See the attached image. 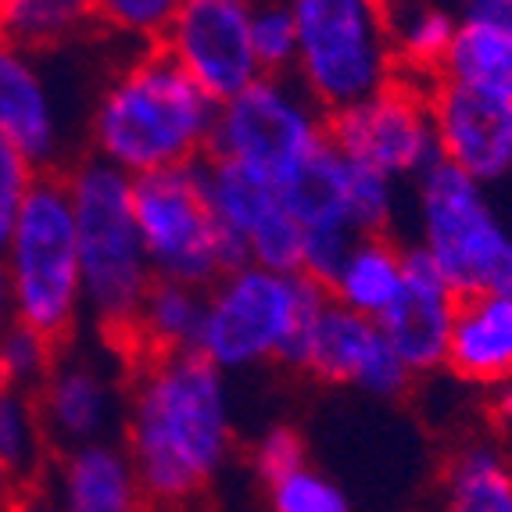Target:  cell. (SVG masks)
<instances>
[{"label":"cell","mask_w":512,"mask_h":512,"mask_svg":"<svg viewBox=\"0 0 512 512\" xmlns=\"http://www.w3.org/2000/svg\"><path fill=\"white\" fill-rule=\"evenodd\" d=\"M387 11H402V8H412V4H423V0H384Z\"/></svg>","instance_id":"74e56055"},{"label":"cell","mask_w":512,"mask_h":512,"mask_svg":"<svg viewBox=\"0 0 512 512\" xmlns=\"http://www.w3.org/2000/svg\"><path fill=\"white\" fill-rule=\"evenodd\" d=\"M437 512H512V452L498 437H470L444 459Z\"/></svg>","instance_id":"44dd1931"},{"label":"cell","mask_w":512,"mask_h":512,"mask_svg":"<svg viewBox=\"0 0 512 512\" xmlns=\"http://www.w3.org/2000/svg\"><path fill=\"white\" fill-rule=\"evenodd\" d=\"M437 79L470 86V90L512 104V33L459 18V29L444 54Z\"/></svg>","instance_id":"cb8c5ba5"},{"label":"cell","mask_w":512,"mask_h":512,"mask_svg":"<svg viewBox=\"0 0 512 512\" xmlns=\"http://www.w3.org/2000/svg\"><path fill=\"white\" fill-rule=\"evenodd\" d=\"M94 29V0H8L0 15V36L40 58L76 47Z\"/></svg>","instance_id":"603a6c76"},{"label":"cell","mask_w":512,"mask_h":512,"mask_svg":"<svg viewBox=\"0 0 512 512\" xmlns=\"http://www.w3.org/2000/svg\"><path fill=\"white\" fill-rule=\"evenodd\" d=\"M487 394V416L495 423V430L512 434V376H505L502 384H495Z\"/></svg>","instance_id":"836d02e7"},{"label":"cell","mask_w":512,"mask_h":512,"mask_svg":"<svg viewBox=\"0 0 512 512\" xmlns=\"http://www.w3.org/2000/svg\"><path fill=\"white\" fill-rule=\"evenodd\" d=\"M58 359V344L22 323L0 333V391L33 394Z\"/></svg>","instance_id":"f1b7e54d"},{"label":"cell","mask_w":512,"mask_h":512,"mask_svg":"<svg viewBox=\"0 0 512 512\" xmlns=\"http://www.w3.org/2000/svg\"><path fill=\"white\" fill-rule=\"evenodd\" d=\"M0 512H61V509L51 502V498L43 495V487L33 484V487H22V491H15L8 502L0 505Z\"/></svg>","instance_id":"e575fe53"},{"label":"cell","mask_w":512,"mask_h":512,"mask_svg":"<svg viewBox=\"0 0 512 512\" xmlns=\"http://www.w3.org/2000/svg\"><path fill=\"white\" fill-rule=\"evenodd\" d=\"M251 4L255 0H183L158 43L215 104L262 76L251 47Z\"/></svg>","instance_id":"4fadbf2b"},{"label":"cell","mask_w":512,"mask_h":512,"mask_svg":"<svg viewBox=\"0 0 512 512\" xmlns=\"http://www.w3.org/2000/svg\"><path fill=\"white\" fill-rule=\"evenodd\" d=\"M430 111L437 129V158L477 180L498 187L512 180V104L470 86L434 79Z\"/></svg>","instance_id":"9a60e30c"},{"label":"cell","mask_w":512,"mask_h":512,"mask_svg":"<svg viewBox=\"0 0 512 512\" xmlns=\"http://www.w3.org/2000/svg\"><path fill=\"white\" fill-rule=\"evenodd\" d=\"M51 444L43 437L33 394L0 391V462L18 480V487L40 484Z\"/></svg>","instance_id":"484cf974"},{"label":"cell","mask_w":512,"mask_h":512,"mask_svg":"<svg viewBox=\"0 0 512 512\" xmlns=\"http://www.w3.org/2000/svg\"><path fill=\"white\" fill-rule=\"evenodd\" d=\"M0 140L40 172H61L69 151L65 108L40 54L0 36Z\"/></svg>","instance_id":"2e32d148"},{"label":"cell","mask_w":512,"mask_h":512,"mask_svg":"<svg viewBox=\"0 0 512 512\" xmlns=\"http://www.w3.org/2000/svg\"><path fill=\"white\" fill-rule=\"evenodd\" d=\"M205 323V291L187 283L154 280L137 308V319L129 326V337L122 344L129 359L140 355H183L197 351Z\"/></svg>","instance_id":"7402d4cb"},{"label":"cell","mask_w":512,"mask_h":512,"mask_svg":"<svg viewBox=\"0 0 512 512\" xmlns=\"http://www.w3.org/2000/svg\"><path fill=\"white\" fill-rule=\"evenodd\" d=\"M119 441L154 512L197 505L230 470L240 444L230 376L197 351L129 359Z\"/></svg>","instance_id":"6da1fadb"},{"label":"cell","mask_w":512,"mask_h":512,"mask_svg":"<svg viewBox=\"0 0 512 512\" xmlns=\"http://www.w3.org/2000/svg\"><path fill=\"white\" fill-rule=\"evenodd\" d=\"M462 15L470 22H484V26H495L512 33V0H459Z\"/></svg>","instance_id":"d6a6232c"},{"label":"cell","mask_w":512,"mask_h":512,"mask_svg":"<svg viewBox=\"0 0 512 512\" xmlns=\"http://www.w3.org/2000/svg\"><path fill=\"white\" fill-rule=\"evenodd\" d=\"M15 491H22V487H18V480L8 473V466H4V462H0V505L8 502V498L15 495Z\"/></svg>","instance_id":"8d00e7d4"},{"label":"cell","mask_w":512,"mask_h":512,"mask_svg":"<svg viewBox=\"0 0 512 512\" xmlns=\"http://www.w3.org/2000/svg\"><path fill=\"white\" fill-rule=\"evenodd\" d=\"M444 369L477 391L512 376V301L498 294H462L455 308Z\"/></svg>","instance_id":"d6986e66"},{"label":"cell","mask_w":512,"mask_h":512,"mask_svg":"<svg viewBox=\"0 0 512 512\" xmlns=\"http://www.w3.org/2000/svg\"><path fill=\"white\" fill-rule=\"evenodd\" d=\"M4 4H8V0H0V15H4Z\"/></svg>","instance_id":"f35d334b"},{"label":"cell","mask_w":512,"mask_h":512,"mask_svg":"<svg viewBox=\"0 0 512 512\" xmlns=\"http://www.w3.org/2000/svg\"><path fill=\"white\" fill-rule=\"evenodd\" d=\"M298 26L294 79L326 111L351 108L394 76L391 11L384 0H287Z\"/></svg>","instance_id":"8992f818"},{"label":"cell","mask_w":512,"mask_h":512,"mask_svg":"<svg viewBox=\"0 0 512 512\" xmlns=\"http://www.w3.org/2000/svg\"><path fill=\"white\" fill-rule=\"evenodd\" d=\"M183 0H94L97 26L133 47H158Z\"/></svg>","instance_id":"f546056e"},{"label":"cell","mask_w":512,"mask_h":512,"mask_svg":"<svg viewBox=\"0 0 512 512\" xmlns=\"http://www.w3.org/2000/svg\"><path fill=\"white\" fill-rule=\"evenodd\" d=\"M330 144L387 180L416 183L437 158L430 83L394 76L366 101L330 115Z\"/></svg>","instance_id":"30bf717a"},{"label":"cell","mask_w":512,"mask_h":512,"mask_svg":"<svg viewBox=\"0 0 512 512\" xmlns=\"http://www.w3.org/2000/svg\"><path fill=\"white\" fill-rule=\"evenodd\" d=\"M305 462H308V444H305V437H301V430L291 427V423L265 427L248 452V466L258 477V484H269V480L298 470Z\"/></svg>","instance_id":"4dcf8cb0"},{"label":"cell","mask_w":512,"mask_h":512,"mask_svg":"<svg viewBox=\"0 0 512 512\" xmlns=\"http://www.w3.org/2000/svg\"><path fill=\"white\" fill-rule=\"evenodd\" d=\"M459 298L462 294H455V287L437 273L423 251H405L402 294L376 323L391 341L394 355L412 373V380H423V376H434L444 369Z\"/></svg>","instance_id":"e0dca14e"},{"label":"cell","mask_w":512,"mask_h":512,"mask_svg":"<svg viewBox=\"0 0 512 512\" xmlns=\"http://www.w3.org/2000/svg\"><path fill=\"white\" fill-rule=\"evenodd\" d=\"M36 487L61 512H154L119 437L51 452Z\"/></svg>","instance_id":"ac0fdd59"},{"label":"cell","mask_w":512,"mask_h":512,"mask_svg":"<svg viewBox=\"0 0 512 512\" xmlns=\"http://www.w3.org/2000/svg\"><path fill=\"white\" fill-rule=\"evenodd\" d=\"M201 172H205L208 205L237 262L301 273V226L283 187L219 158H205Z\"/></svg>","instance_id":"5bb4252c"},{"label":"cell","mask_w":512,"mask_h":512,"mask_svg":"<svg viewBox=\"0 0 512 512\" xmlns=\"http://www.w3.org/2000/svg\"><path fill=\"white\" fill-rule=\"evenodd\" d=\"M405 244L391 233H366L348 244L330 280L323 283L326 298L333 305L359 312L366 319H380L405 283Z\"/></svg>","instance_id":"ffe728a7"},{"label":"cell","mask_w":512,"mask_h":512,"mask_svg":"<svg viewBox=\"0 0 512 512\" xmlns=\"http://www.w3.org/2000/svg\"><path fill=\"white\" fill-rule=\"evenodd\" d=\"M76 215L86 319L104 341L126 344L154 273L133 215V180L90 154L61 169Z\"/></svg>","instance_id":"3957f363"},{"label":"cell","mask_w":512,"mask_h":512,"mask_svg":"<svg viewBox=\"0 0 512 512\" xmlns=\"http://www.w3.org/2000/svg\"><path fill=\"white\" fill-rule=\"evenodd\" d=\"M133 215L154 280L208 291L226 269L240 265L208 205L201 162L133 180Z\"/></svg>","instance_id":"9c48e42d"},{"label":"cell","mask_w":512,"mask_h":512,"mask_svg":"<svg viewBox=\"0 0 512 512\" xmlns=\"http://www.w3.org/2000/svg\"><path fill=\"white\" fill-rule=\"evenodd\" d=\"M15 323V312H11V294H8V280H4V265H0V333Z\"/></svg>","instance_id":"d590c367"},{"label":"cell","mask_w":512,"mask_h":512,"mask_svg":"<svg viewBox=\"0 0 512 512\" xmlns=\"http://www.w3.org/2000/svg\"><path fill=\"white\" fill-rule=\"evenodd\" d=\"M122 355V348L115 355L101 348H58L54 366L33 391L51 452L119 437L129 384Z\"/></svg>","instance_id":"8fae6325"},{"label":"cell","mask_w":512,"mask_h":512,"mask_svg":"<svg viewBox=\"0 0 512 512\" xmlns=\"http://www.w3.org/2000/svg\"><path fill=\"white\" fill-rule=\"evenodd\" d=\"M15 323L43 333L58 348L86 323L76 215L61 172H40L0 251Z\"/></svg>","instance_id":"5b68a950"},{"label":"cell","mask_w":512,"mask_h":512,"mask_svg":"<svg viewBox=\"0 0 512 512\" xmlns=\"http://www.w3.org/2000/svg\"><path fill=\"white\" fill-rule=\"evenodd\" d=\"M416 244L455 294H498L512 269V233L477 180L434 162L412 183Z\"/></svg>","instance_id":"52a82bcc"},{"label":"cell","mask_w":512,"mask_h":512,"mask_svg":"<svg viewBox=\"0 0 512 512\" xmlns=\"http://www.w3.org/2000/svg\"><path fill=\"white\" fill-rule=\"evenodd\" d=\"M219 104L162 51L137 47L97 86L86 154L129 180L208 158Z\"/></svg>","instance_id":"7a4b0ae2"},{"label":"cell","mask_w":512,"mask_h":512,"mask_svg":"<svg viewBox=\"0 0 512 512\" xmlns=\"http://www.w3.org/2000/svg\"><path fill=\"white\" fill-rule=\"evenodd\" d=\"M330 144V115L294 76H258L215 111L208 158L287 183Z\"/></svg>","instance_id":"ba28073f"},{"label":"cell","mask_w":512,"mask_h":512,"mask_svg":"<svg viewBox=\"0 0 512 512\" xmlns=\"http://www.w3.org/2000/svg\"><path fill=\"white\" fill-rule=\"evenodd\" d=\"M291 369L319 384L351 387L380 402H398L416 384L405 362L394 355L380 323L333 305L330 298L308 326Z\"/></svg>","instance_id":"7c38bea8"},{"label":"cell","mask_w":512,"mask_h":512,"mask_svg":"<svg viewBox=\"0 0 512 512\" xmlns=\"http://www.w3.org/2000/svg\"><path fill=\"white\" fill-rule=\"evenodd\" d=\"M326 305L323 283L298 269L240 262L205 291L197 355L226 376L294 366L308 326Z\"/></svg>","instance_id":"277c9868"},{"label":"cell","mask_w":512,"mask_h":512,"mask_svg":"<svg viewBox=\"0 0 512 512\" xmlns=\"http://www.w3.org/2000/svg\"><path fill=\"white\" fill-rule=\"evenodd\" d=\"M251 47L262 76H294L298 61V26L287 0L251 4Z\"/></svg>","instance_id":"83f0119b"},{"label":"cell","mask_w":512,"mask_h":512,"mask_svg":"<svg viewBox=\"0 0 512 512\" xmlns=\"http://www.w3.org/2000/svg\"><path fill=\"white\" fill-rule=\"evenodd\" d=\"M265 487V512H355L351 495L337 477L305 462L298 470L269 480Z\"/></svg>","instance_id":"4316f807"},{"label":"cell","mask_w":512,"mask_h":512,"mask_svg":"<svg viewBox=\"0 0 512 512\" xmlns=\"http://www.w3.org/2000/svg\"><path fill=\"white\" fill-rule=\"evenodd\" d=\"M455 29H459V15L434 0L391 11V47L398 76L434 83L441 76L444 54L455 40Z\"/></svg>","instance_id":"d4e9b609"},{"label":"cell","mask_w":512,"mask_h":512,"mask_svg":"<svg viewBox=\"0 0 512 512\" xmlns=\"http://www.w3.org/2000/svg\"><path fill=\"white\" fill-rule=\"evenodd\" d=\"M36 176H40V169L29 162L26 154H18L15 147L0 140V251L8 244L11 230H15L18 212L26 205Z\"/></svg>","instance_id":"1f68e13d"}]
</instances>
